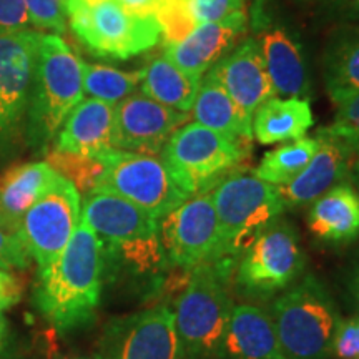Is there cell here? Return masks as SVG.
Here are the masks:
<instances>
[{
	"label": "cell",
	"mask_w": 359,
	"mask_h": 359,
	"mask_svg": "<svg viewBox=\"0 0 359 359\" xmlns=\"http://www.w3.org/2000/svg\"><path fill=\"white\" fill-rule=\"evenodd\" d=\"M103 275L102 240L80 219L64 251L48 266L39 269L35 304L58 331L85 326L100 304Z\"/></svg>",
	"instance_id": "1"
},
{
	"label": "cell",
	"mask_w": 359,
	"mask_h": 359,
	"mask_svg": "<svg viewBox=\"0 0 359 359\" xmlns=\"http://www.w3.org/2000/svg\"><path fill=\"white\" fill-rule=\"evenodd\" d=\"M82 219L102 240L105 266L147 280H160L170 264L160 240L158 219L109 191L85 195Z\"/></svg>",
	"instance_id": "2"
},
{
	"label": "cell",
	"mask_w": 359,
	"mask_h": 359,
	"mask_svg": "<svg viewBox=\"0 0 359 359\" xmlns=\"http://www.w3.org/2000/svg\"><path fill=\"white\" fill-rule=\"evenodd\" d=\"M210 193L218 217V243L208 262L231 280L243 251L281 218L285 206L275 185L241 167Z\"/></svg>",
	"instance_id": "3"
},
{
	"label": "cell",
	"mask_w": 359,
	"mask_h": 359,
	"mask_svg": "<svg viewBox=\"0 0 359 359\" xmlns=\"http://www.w3.org/2000/svg\"><path fill=\"white\" fill-rule=\"evenodd\" d=\"M273 323L286 359H333L341 313L320 278L304 275L276 296Z\"/></svg>",
	"instance_id": "4"
},
{
	"label": "cell",
	"mask_w": 359,
	"mask_h": 359,
	"mask_svg": "<svg viewBox=\"0 0 359 359\" xmlns=\"http://www.w3.org/2000/svg\"><path fill=\"white\" fill-rule=\"evenodd\" d=\"M230 278L213 263L190 269V280L177 299L175 327L182 359H218L233 311Z\"/></svg>",
	"instance_id": "5"
},
{
	"label": "cell",
	"mask_w": 359,
	"mask_h": 359,
	"mask_svg": "<svg viewBox=\"0 0 359 359\" xmlns=\"http://www.w3.org/2000/svg\"><path fill=\"white\" fill-rule=\"evenodd\" d=\"M83 93L82 60L64 39L42 34L27 115L35 142H50Z\"/></svg>",
	"instance_id": "6"
},
{
	"label": "cell",
	"mask_w": 359,
	"mask_h": 359,
	"mask_svg": "<svg viewBox=\"0 0 359 359\" xmlns=\"http://www.w3.org/2000/svg\"><path fill=\"white\" fill-rule=\"evenodd\" d=\"M245 156L243 142L196 122L182 125L161 150L165 167L188 198L213 191Z\"/></svg>",
	"instance_id": "7"
},
{
	"label": "cell",
	"mask_w": 359,
	"mask_h": 359,
	"mask_svg": "<svg viewBox=\"0 0 359 359\" xmlns=\"http://www.w3.org/2000/svg\"><path fill=\"white\" fill-rule=\"evenodd\" d=\"M77 39L98 57L127 60L154 48L161 40L155 15H137L116 0H64Z\"/></svg>",
	"instance_id": "8"
},
{
	"label": "cell",
	"mask_w": 359,
	"mask_h": 359,
	"mask_svg": "<svg viewBox=\"0 0 359 359\" xmlns=\"http://www.w3.org/2000/svg\"><path fill=\"white\" fill-rule=\"evenodd\" d=\"M306 257L296 228L278 218L243 251L233 271L236 293L251 302H268L299 280Z\"/></svg>",
	"instance_id": "9"
},
{
	"label": "cell",
	"mask_w": 359,
	"mask_h": 359,
	"mask_svg": "<svg viewBox=\"0 0 359 359\" xmlns=\"http://www.w3.org/2000/svg\"><path fill=\"white\" fill-rule=\"evenodd\" d=\"M97 158L103 170L95 190L114 193L155 219H161L188 200L158 156L111 148Z\"/></svg>",
	"instance_id": "10"
},
{
	"label": "cell",
	"mask_w": 359,
	"mask_h": 359,
	"mask_svg": "<svg viewBox=\"0 0 359 359\" xmlns=\"http://www.w3.org/2000/svg\"><path fill=\"white\" fill-rule=\"evenodd\" d=\"M82 219L80 191L58 175L53 185L25 213L17 238L39 269L64 251Z\"/></svg>",
	"instance_id": "11"
},
{
	"label": "cell",
	"mask_w": 359,
	"mask_h": 359,
	"mask_svg": "<svg viewBox=\"0 0 359 359\" xmlns=\"http://www.w3.org/2000/svg\"><path fill=\"white\" fill-rule=\"evenodd\" d=\"M97 359H182L173 309L161 304L114 320Z\"/></svg>",
	"instance_id": "12"
},
{
	"label": "cell",
	"mask_w": 359,
	"mask_h": 359,
	"mask_svg": "<svg viewBox=\"0 0 359 359\" xmlns=\"http://www.w3.org/2000/svg\"><path fill=\"white\" fill-rule=\"evenodd\" d=\"M170 268L190 271L212 258L218 243V217L212 193L191 196L158 219Z\"/></svg>",
	"instance_id": "13"
},
{
	"label": "cell",
	"mask_w": 359,
	"mask_h": 359,
	"mask_svg": "<svg viewBox=\"0 0 359 359\" xmlns=\"http://www.w3.org/2000/svg\"><path fill=\"white\" fill-rule=\"evenodd\" d=\"M40 37L34 30L0 35V145L17 137L29 115Z\"/></svg>",
	"instance_id": "14"
},
{
	"label": "cell",
	"mask_w": 359,
	"mask_h": 359,
	"mask_svg": "<svg viewBox=\"0 0 359 359\" xmlns=\"http://www.w3.org/2000/svg\"><path fill=\"white\" fill-rule=\"evenodd\" d=\"M114 115V148L154 156L161 155L170 137L188 120V114L143 93H132L116 103Z\"/></svg>",
	"instance_id": "15"
},
{
	"label": "cell",
	"mask_w": 359,
	"mask_h": 359,
	"mask_svg": "<svg viewBox=\"0 0 359 359\" xmlns=\"http://www.w3.org/2000/svg\"><path fill=\"white\" fill-rule=\"evenodd\" d=\"M316 137L320 138V147L303 172L286 185L276 187L285 210L313 203L338 183L346 182L351 173L353 151L325 128Z\"/></svg>",
	"instance_id": "16"
},
{
	"label": "cell",
	"mask_w": 359,
	"mask_h": 359,
	"mask_svg": "<svg viewBox=\"0 0 359 359\" xmlns=\"http://www.w3.org/2000/svg\"><path fill=\"white\" fill-rule=\"evenodd\" d=\"M206 75L217 80L251 120L263 102L276 97L257 39H246L238 43Z\"/></svg>",
	"instance_id": "17"
},
{
	"label": "cell",
	"mask_w": 359,
	"mask_h": 359,
	"mask_svg": "<svg viewBox=\"0 0 359 359\" xmlns=\"http://www.w3.org/2000/svg\"><path fill=\"white\" fill-rule=\"evenodd\" d=\"M246 30H248L246 12L233 13L224 20L200 24L182 42L167 45L163 55L182 70L201 79L238 43L243 42Z\"/></svg>",
	"instance_id": "18"
},
{
	"label": "cell",
	"mask_w": 359,
	"mask_h": 359,
	"mask_svg": "<svg viewBox=\"0 0 359 359\" xmlns=\"http://www.w3.org/2000/svg\"><path fill=\"white\" fill-rule=\"evenodd\" d=\"M218 359H286L269 309L235 304Z\"/></svg>",
	"instance_id": "19"
},
{
	"label": "cell",
	"mask_w": 359,
	"mask_h": 359,
	"mask_svg": "<svg viewBox=\"0 0 359 359\" xmlns=\"http://www.w3.org/2000/svg\"><path fill=\"white\" fill-rule=\"evenodd\" d=\"M264 67L281 98H306L309 80L306 62L293 35L283 25H263L257 37Z\"/></svg>",
	"instance_id": "20"
},
{
	"label": "cell",
	"mask_w": 359,
	"mask_h": 359,
	"mask_svg": "<svg viewBox=\"0 0 359 359\" xmlns=\"http://www.w3.org/2000/svg\"><path fill=\"white\" fill-rule=\"evenodd\" d=\"M114 107L97 98H82L58 130V151L97 158L114 148Z\"/></svg>",
	"instance_id": "21"
},
{
	"label": "cell",
	"mask_w": 359,
	"mask_h": 359,
	"mask_svg": "<svg viewBox=\"0 0 359 359\" xmlns=\"http://www.w3.org/2000/svg\"><path fill=\"white\" fill-rule=\"evenodd\" d=\"M57 177L58 173L47 161L7 170L0 178V230L17 236L25 213L53 185Z\"/></svg>",
	"instance_id": "22"
},
{
	"label": "cell",
	"mask_w": 359,
	"mask_h": 359,
	"mask_svg": "<svg viewBox=\"0 0 359 359\" xmlns=\"http://www.w3.org/2000/svg\"><path fill=\"white\" fill-rule=\"evenodd\" d=\"M308 228L326 245H348L359 238V196L351 182H341L314 200Z\"/></svg>",
	"instance_id": "23"
},
{
	"label": "cell",
	"mask_w": 359,
	"mask_h": 359,
	"mask_svg": "<svg viewBox=\"0 0 359 359\" xmlns=\"http://www.w3.org/2000/svg\"><path fill=\"white\" fill-rule=\"evenodd\" d=\"M314 116L306 98H268L253 114V137L262 145L293 142L313 127Z\"/></svg>",
	"instance_id": "24"
},
{
	"label": "cell",
	"mask_w": 359,
	"mask_h": 359,
	"mask_svg": "<svg viewBox=\"0 0 359 359\" xmlns=\"http://www.w3.org/2000/svg\"><path fill=\"white\" fill-rule=\"evenodd\" d=\"M323 77L334 105L359 93L358 25H344L331 35L323 57Z\"/></svg>",
	"instance_id": "25"
},
{
	"label": "cell",
	"mask_w": 359,
	"mask_h": 359,
	"mask_svg": "<svg viewBox=\"0 0 359 359\" xmlns=\"http://www.w3.org/2000/svg\"><path fill=\"white\" fill-rule=\"evenodd\" d=\"M195 122L235 140L248 143L253 138V120L238 107L217 80L205 75L193 103Z\"/></svg>",
	"instance_id": "26"
},
{
	"label": "cell",
	"mask_w": 359,
	"mask_h": 359,
	"mask_svg": "<svg viewBox=\"0 0 359 359\" xmlns=\"http://www.w3.org/2000/svg\"><path fill=\"white\" fill-rule=\"evenodd\" d=\"M140 85L143 95L170 109L188 114L198 95L201 79L182 70L168 57L161 55L142 70Z\"/></svg>",
	"instance_id": "27"
},
{
	"label": "cell",
	"mask_w": 359,
	"mask_h": 359,
	"mask_svg": "<svg viewBox=\"0 0 359 359\" xmlns=\"http://www.w3.org/2000/svg\"><path fill=\"white\" fill-rule=\"evenodd\" d=\"M318 147H320V138L318 137H303L285 143V145L263 155L262 161L253 172L255 177L269 183V185H286L296 175L303 172V168L316 154Z\"/></svg>",
	"instance_id": "28"
},
{
	"label": "cell",
	"mask_w": 359,
	"mask_h": 359,
	"mask_svg": "<svg viewBox=\"0 0 359 359\" xmlns=\"http://www.w3.org/2000/svg\"><path fill=\"white\" fill-rule=\"evenodd\" d=\"M83 69V92L90 98H97L115 107L123 98L135 93V88L142 82V70L123 72L114 67L85 64Z\"/></svg>",
	"instance_id": "29"
},
{
	"label": "cell",
	"mask_w": 359,
	"mask_h": 359,
	"mask_svg": "<svg viewBox=\"0 0 359 359\" xmlns=\"http://www.w3.org/2000/svg\"><path fill=\"white\" fill-rule=\"evenodd\" d=\"M47 163L55 170L58 175L69 180V182L87 195L92 190H95L98 178L102 175V161L92 156H82L67 154V151L53 150L48 155Z\"/></svg>",
	"instance_id": "30"
},
{
	"label": "cell",
	"mask_w": 359,
	"mask_h": 359,
	"mask_svg": "<svg viewBox=\"0 0 359 359\" xmlns=\"http://www.w3.org/2000/svg\"><path fill=\"white\" fill-rule=\"evenodd\" d=\"M165 47L187 39L198 27L187 0H161L155 12Z\"/></svg>",
	"instance_id": "31"
},
{
	"label": "cell",
	"mask_w": 359,
	"mask_h": 359,
	"mask_svg": "<svg viewBox=\"0 0 359 359\" xmlns=\"http://www.w3.org/2000/svg\"><path fill=\"white\" fill-rule=\"evenodd\" d=\"M334 122L325 130L346 145L359 158V93L338 103Z\"/></svg>",
	"instance_id": "32"
},
{
	"label": "cell",
	"mask_w": 359,
	"mask_h": 359,
	"mask_svg": "<svg viewBox=\"0 0 359 359\" xmlns=\"http://www.w3.org/2000/svg\"><path fill=\"white\" fill-rule=\"evenodd\" d=\"M30 24L39 29L64 34L67 30V12L64 0H24Z\"/></svg>",
	"instance_id": "33"
},
{
	"label": "cell",
	"mask_w": 359,
	"mask_h": 359,
	"mask_svg": "<svg viewBox=\"0 0 359 359\" xmlns=\"http://www.w3.org/2000/svg\"><path fill=\"white\" fill-rule=\"evenodd\" d=\"M196 24H212L245 11V0H187Z\"/></svg>",
	"instance_id": "34"
},
{
	"label": "cell",
	"mask_w": 359,
	"mask_h": 359,
	"mask_svg": "<svg viewBox=\"0 0 359 359\" xmlns=\"http://www.w3.org/2000/svg\"><path fill=\"white\" fill-rule=\"evenodd\" d=\"M333 358L359 359V314L341 320L334 336Z\"/></svg>",
	"instance_id": "35"
},
{
	"label": "cell",
	"mask_w": 359,
	"mask_h": 359,
	"mask_svg": "<svg viewBox=\"0 0 359 359\" xmlns=\"http://www.w3.org/2000/svg\"><path fill=\"white\" fill-rule=\"evenodd\" d=\"M30 24L24 0H0V35L22 32Z\"/></svg>",
	"instance_id": "36"
},
{
	"label": "cell",
	"mask_w": 359,
	"mask_h": 359,
	"mask_svg": "<svg viewBox=\"0 0 359 359\" xmlns=\"http://www.w3.org/2000/svg\"><path fill=\"white\" fill-rule=\"evenodd\" d=\"M30 264V257L27 253L24 245L17 236L8 235L0 230V268H27Z\"/></svg>",
	"instance_id": "37"
},
{
	"label": "cell",
	"mask_w": 359,
	"mask_h": 359,
	"mask_svg": "<svg viewBox=\"0 0 359 359\" xmlns=\"http://www.w3.org/2000/svg\"><path fill=\"white\" fill-rule=\"evenodd\" d=\"M22 298V283L11 269L0 268V313L6 311Z\"/></svg>",
	"instance_id": "38"
},
{
	"label": "cell",
	"mask_w": 359,
	"mask_h": 359,
	"mask_svg": "<svg viewBox=\"0 0 359 359\" xmlns=\"http://www.w3.org/2000/svg\"><path fill=\"white\" fill-rule=\"evenodd\" d=\"M85 2H93V0H85ZM116 2L137 15H155L161 0H116Z\"/></svg>",
	"instance_id": "39"
},
{
	"label": "cell",
	"mask_w": 359,
	"mask_h": 359,
	"mask_svg": "<svg viewBox=\"0 0 359 359\" xmlns=\"http://www.w3.org/2000/svg\"><path fill=\"white\" fill-rule=\"evenodd\" d=\"M327 4H331V7L339 15L346 17L349 20L359 22V0H330Z\"/></svg>",
	"instance_id": "40"
},
{
	"label": "cell",
	"mask_w": 359,
	"mask_h": 359,
	"mask_svg": "<svg viewBox=\"0 0 359 359\" xmlns=\"http://www.w3.org/2000/svg\"><path fill=\"white\" fill-rule=\"evenodd\" d=\"M348 293L356 314H359V262L354 264L348 278Z\"/></svg>",
	"instance_id": "41"
},
{
	"label": "cell",
	"mask_w": 359,
	"mask_h": 359,
	"mask_svg": "<svg viewBox=\"0 0 359 359\" xmlns=\"http://www.w3.org/2000/svg\"><path fill=\"white\" fill-rule=\"evenodd\" d=\"M351 185L354 187V190H356L358 196H359V158H356V161L353 163V168H351Z\"/></svg>",
	"instance_id": "42"
},
{
	"label": "cell",
	"mask_w": 359,
	"mask_h": 359,
	"mask_svg": "<svg viewBox=\"0 0 359 359\" xmlns=\"http://www.w3.org/2000/svg\"><path fill=\"white\" fill-rule=\"evenodd\" d=\"M4 336V320H2V313H0V339Z\"/></svg>",
	"instance_id": "43"
},
{
	"label": "cell",
	"mask_w": 359,
	"mask_h": 359,
	"mask_svg": "<svg viewBox=\"0 0 359 359\" xmlns=\"http://www.w3.org/2000/svg\"><path fill=\"white\" fill-rule=\"evenodd\" d=\"M0 359H8V354L6 351H0Z\"/></svg>",
	"instance_id": "44"
},
{
	"label": "cell",
	"mask_w": 359,
	"mask_h": 359,
	"mask_svg": "<svg viewBox=\"0 0 359 359\" xmlns=\"http://www.w3.org/2000/svg\"><path fill=\"white\" fill-rule=\"evenodd\" d=\"M253 2H255V4H258V7H259V4H262L263 0H253Z\"/></svg>",
	"instance_id": "45"
},
{
	"label": "cell",
	"mask_w": 359,
	"mask_h": 359,
	"mask_svg": "<svg viewBox=\"0 0 359 359\" xmlns=\"http://www.w3.org/2000/svg\"><path fill=\"white\" fill-rule=\"evenodd\" d=\"M321 2H330V0H321Z\"/></svg>",
	"instance_id": "46"
},
{
	"label": "cell",
	"mask_w": 359,
	"mask_h": 359,
	"mask_svg": "<svg viewBox=\"0 0 359 359\" xmlns=\"http://www.w3.org/2000/svg\"><path fill=\"white\" fill-rule=\"evenodd\" d=\"M82 359H83V358H82ZM93 359H97V358H93Z\"/></svg>",
	"instance_id": "47"
}]
</instances>
